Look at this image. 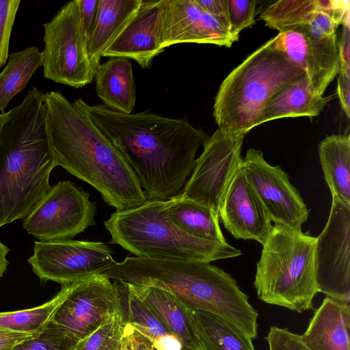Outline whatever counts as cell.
<instances>
[{"label":"cell","mask_w":350,"mask_h":350,"mask_svg":"<svg viewBox=\"0 0 350 350\" xmlns=\"http://www.w3.org/2000/svg\"><path fill=\"white\" fill-rule=\"evenodd\" d=\"M82 111L122 154L148 201L179 196L196 163V152L208 138L187 119L172 118L149 110L124 113L82 99Z\"/></svg>","instance_id":"6da1fadb"},{"label":"cell","mask_w":350,"mask_h":350,"mask_svg":"<svg viewBox=\"0 0 350 350\" xmlns=\"http://www.w3.org/2000/svg\"><path fill=\"white\" fill-rule=\"evenodd\" d=\"M49 142L57 166L94 187L116 211L147 200L122 154L60 91L44 93Z\"/></svg>","instance_id":"7a4b0ae2"},{"label":"cell","mask_w":350,"mask_h":350,"mask_svg":"<svg viewBox=\"0 0 350 350\" xmlns=\"http://www.w3.org/2000/svg\"><path fill=\"white\" fill-rule=\"evenodd\" d=\"M56 166L44 93L33 87L0 128V228L30 213L51 187Z\"/></svg>","instance_id":"3957f363"},{"label":"cell","mask_w":350,"mask_h":350,"mask_svg":"<svg viewBox=\"0 0 350 350\" xmlns=\"http://www.w3.org/2000/svg\"><path fill=\"white\" fill-rule=\"evenodd\" d=\"M110 280L163 289L190 310L219 317L248 337L258 329V312L237 281L210 262L126 256L104 273Z\"/></svg>","instance_id":"277c9868"},{"label":"cell","mask_w":350,"mask_h":350,"mask_svg":"<svg viewBox=\"0 0 350 350\" xmlns=\"http://www.w3.org/2000/svg\"><path fill=\"white\" fill-rule=\"evenodd\" d=\"M304 75L271 38L221 83L213 105L218 128L231 134L245 135L259 125L271 98L283 86Z\"/></svg>","instance_id":"5b68a950"},{"label":"cell","mask_w":350,"mask_h":350,"mask_svg":"<svg viewBox=\"0 0 350 350\" xmlns=\"http://www.w3.org/2000/svg\"><path fill=\"white\" fill-rule=\"evenodd\" d=\"M167 201H148L126 211L113 213L104 225L111 243L135 256L170 260L211 262L241 256L226 241L197 238L175 226L168 217Z\"/></svg>","instance_id":"8992f818"},{"label":"cell","mask_w":350,"mask_h":350,"mask_svg":"<svg viewBox=\"0 0 350 350\" xmlns=\"http://www.w3.org/2000/svg\"><path fill=\"white\" fill-rule=\"evenodd\" d=\"M316 237L275 224L262 245L254 286L265 303L301 313L313 308L318 291L314 272Z\"/></svg>","instance_id":"52a82bcc"},{"label":"cell","mask_w":350,"mask_h":350,"mask_svg":"<svg viewBox=\"0 0 350 350\" xmlns=\"http://www.w3.org/2000/svg\"><path fill=\"white\" fill-rule=\"evenodd\" d=\"M43 27L44 77L75 88L92 83L94 69L81 26L78 0L64 4Z\"/></svg>","instance_id":"ba28073f"},{"label":"cell","mask_w":350,"mask_h":350,"mask_svg":"<svg viewBox=\"0 0 350 350\" xmlns=\"http://www.w3.org/2000/svg\"><path fill=\"white\" fill-rule=\"evenodd\" d=\"M96 211L88 193L71 181H60L24 219L23 227L41 241L70 239L96 224Z\"/></svg>","instance_id":"9c48e42d"},{"label":"cell","mask_w":350,"mask_h":350,"mask_svg":"<svg viewBox=\"0 0 350 350\" xmlns=\"http://www.w3.org/2000/svg\"><path fill=\"white\" fill-rule=\"evenodd\" d=\"M27 262L42 282L62 286L103 274L116 262L107 243L71 239L35 241Z\"/></svg>","instance_id":"30bf717a"},{"label":"cell","mask_w":350,"mask_h":350,"mask_svg":"<svg viewBox=\"0 0 350 350\" xmlns=\"http://www.w3.org/2000/svg\"><path fill=\"white\" fill-rule=\"evenodd\" d=\"M245 135L217 129L203 145L201 155L180 196L196 202L219 215L226 191L237 168Z\"/></svg>","instance_id":"8fae6325"},{"label":"cell","mask_w":350,"mask_h":350,"mask_svg":"<svg viewBox=\"0 0 350 350\" xmlns=\"http://www.w3.org/2000/svg\"><path fill=\"white\" fill-rule=\"evenodd\" d=\"M65 286L66 295L50 321L78 342L121 310L116 285L104 274Z\"/></svg>","instance_id":"7c38bea8"},{"label":"cell","mask_w":350,"mask_h":350,"mask_svg":"<svg viewBox=\"0 0 350 350\" xmlns=\"http://www.w3.org/2000/svg\"><path fill=\"white\" fill-rule=\"evenodd\" d=\"M350 204L332 198L327 224L316 237L314 272L319 293L350 304Z\"/></svg>","instance_id":"4fadbf2b"},{"label":"cell","mask_w":350,"mask_h":350,"mask_svg":"<svg viewBox=\"0 0 350 350\" xmlns=\"http://www.w3.org/2000/svg\"><path fill=\"white\" fill-rule=\"evenodd\" d=\"M245 176L262 202L272 221L301 230L309 209L288 175L278 165L268 163L260 150L250 148L242 158Z\"/></svg>","instance_id":"5bb4252c"},{"label":"cell","mask_w":350,"mask_h":350,"mask_svg":"<svg viewBox=\"0 0 350 350\" xmlns=\"http://www.w3.org/2000/svg\"><path fill=\"white\" fill-rule=\"evenodd\" d=\"M273 40L287 59L304 72L312 93L323 96L340 70L337 34L317 38L304 26H297L279 31Z\"/></svg>","instance_id":"9a60e30c"},{"label":"cell","mask_w":350,"mask_h":350,"mask_svg":"<svg viewBox=\"0 0 350 350\" xmlns=\"http://www.w3.org/2000/svg\"><path fill=\"white\" fill-rule=\"evenodd\" d=\"M159 40L163 49L183 43L229 48L234 42L229 29L195 0H160Z\"/></svg>","instance_id":"2e32d148"},{"label":"cell","mask_w":350,"mask_h":350,"mask_svg":"<svg viewBox=\"0 0 350 350\" xmlns=\"http://www.w3.org/2000/svg\"><path fill=\"white\" fill-rule=\"evenodd\" d=\"M242 163V162H241ZM219 219L236 239L263 244L271 228V219L239 165L221 202Z\"/></svg>","instance_id":"e0dca14e"},{"label":"cell","mask_w":350,"mask_h":350,"mask_svg":"<svg viewBox=\"0 0 350 350\" xmlns=\"http://www.w3.org/2000/svg\"><path fill=\"white\" fill-rule=\"evenodd\" d=\"M159 21L160 0H142L137 13L103 57L131 59L143 68H150L153 59L165 50L159 40Z\"/></svg>","instance_id":"ac0fdd59"},{"label":"cell","mask_w":350,"mask_h":350,"mask_svg":"<svg viewBox=\"0 0 350 350\" xmlns=\"http://www.w3.org/2000/svg\"><path fill=\"white\" fill-rule=\"evenodd\" d=\"M350 304L325 297L299 335L311 350H350Z\"/></svg>","instance_id":"d6986e66"},{"label":"cell","mask_w":350,"mask_h":350,"mask_svg":"<svg viewBox=\"0 0 350 350\" xmlns=\"http://www.w3.org/2000/svg\"><path fill=\"white\" fill-rule=\"evenodd\" d=\"M142 0H98L95 23L87 42L88 54L94 69L103 53L116 40L140 8Z\"/></svg>","instance_id":"ffe728a7"},{"label":"cell","mask_w":350,"mask_h":350,"mask_svg":"<svg viewBox=\"0 0 350 350\" xmlns=\"http://www.w3.org/2000/svg\"><path fill=\"white\" fill-rule=\"evenodd\" d=\"M96 92L104 105L113 110L131 113L136 100V88L129 59L110 57L94 71Z\"/></svg>","instance_id":"44dd1931"},{"label":"cell","mask_w":350,"mask_h":350,"mask_svg":"<svg viewBox=\"0 0 350 350\" xmlns=\"http://www.w3.org/2000/svg\"><path fill=\"white\" fill-rule=\"evenodd\" d=\"M130 286L136 295L154 311L186 348L189 350H202L191 310L184 306L172 293L154 286L133 284Z\"/></svg>","instance_id":"7402d4cb"},{"label":"cell","mask_w":350,"mask_h":350,"mask_svg":"<svg viewBox=\"0 0 350 350\" xmlns=\"http://www.w3.org/2000/svg\"><path fill=\"white\" fill-rule=\"evenodd\" d=\"M126 323L147 338L157 350H189L165 325L128 283L114 280Z\"/></svg>","instance_id":"603a6c76"},{"label":"cell","mask_w":350,"mask_h":350,"mask_svg":"<svg viewBox=\"0 0 350 350\" xmlns=\"http://www.w3.org/2000/svg\"><path fill=\"white\" fill-rule=\"evenodd\" d=\"M330 99L331 96L314 95L304 75L283 86L271 98L262 112L259 125L282 118L317 116Z\"/></svg>","instance_id":"cb8c5ba5"},{"label":"cell","mask_w":350,"mask_h":350,"mask_svg":"<svg viewBox=\"0 0 350 350\" xmlns=\"http://www.w3.org/2000/svg\"><path fill=\"white\" fill-rule=\"evenodd\" d=\"M320 163L332 198L350 204V137L326 136L319 144Z\"/></svg>","instance_id":"d4e9b609"},{"label":"cell","mask_w":350,"mask_h":350,"mask_svg":"<svg viewBox=\"0 0 350 350\" xmlns=\"http://www.w3.org/2000/svg\"><path fill=\"white\" fill-rule=\"evenodd\" d=\"M166 210L172 223L188 234L209 241H226L219 215L208 208L179 195L167 200Z\"/></svg>","instance_id":"484cf974"},{"label":"cell","mask_w":350,"mask_h":350,"mask_svg":"<svg viewBox=\"0 0 350 350\" xmlns=\"http://www.w3.org/2000/svg\"><path fill=\"white\" fill-rule=\"evenodd\" d=\"M202 350H255L252 339L211 313L191 310Z\"/></svg>","instance_id":"4316f807"},{"label":"cell","mask_w":350,"mask_h":350,"mask_svg":"<svg viewBox=\"0 0 350 350\" xmlns=\"http://www.w3.org/2000/svg\"><path fill=\"white\" fill-rule=\"evenodd\" d=\"M336 0H279L260 15L265 26L281 31L297 26H309L323 10L336 8Z\"/></svg>","instance_id":"83f0119b"},{"label":"cell","mask_w":350,"mask_h":350,"mask_svg":"<svg viewBox=\"0 0 350 350\" xmlns=\"http://www.w3.org/2000/svg\"><path fill=\"white\" fill-rule=\"evenodd\" d=\"M42 65V54L36 46L27 47L9 55L8 64L0 72V111L23 91L34 72Z\"/></svg>","instance_id":"f1b7e54d"},{"label":"cell","mask_w":350,"mask_h":350,"mask_svg":"<svg viewBox=\"0 0 350 350\" xmlns=\"http://www.w3.org/2000/svg\"><path fill=\"white\" fill-rule=\"evenodd\" d=\"M66 286L49 301L34 308L0 312V328L29 334H39L51 320L63 300Z\"/></svg>","instance_id":"f546056e"},{"label":"cell","mask_w":350,"mask_h":350,"mask_svg":"<svg viewBox=\"0 0 350 350\" xmlns=\"http://www.w3.org/2000/svg\"><path fill=\"white\" fill-rule=\"evenodd\" d=\"M125 325L121 309L94 332L79 341L73 350H122Z\"/></svg>","instance_id":"4dcf8cb0"},{"label":"cell","mask_w":350,"mask_h":350,"mask_svg":"<svg viewBox=\"0 0 350 350\" xmlns=\"http://www.w3.org/2000/svg\"><path fill=\"white\" fill-rule=\"evenodd\" d=\"M78 342L49 321L38 334L21 342L12 350H73Z\"/></svg>","instance_id":"1f68e13d"},{"label":"cell","mask_w":350,"mask_h":350,"mask_svg":"<svg viewBox=\"0 0 350 350\" xmlns=\"http://www.w3.org/2000/svg\"><path fill=\"white\" fill-rule=\"evenodd\" d=\"M257 4L256 0H227L229 29L237 40L243 29L255 23Z\"/></svg>","instance_id":"d6a6232c"},{"label":"cell","mask_w":350,"mask_h":350,"mask_svg":"<svg viewBox=\"0 0 350 350\" xmlns=\"http://www.w3.org/2000/svg\"><path fill=\"white\" fill-rule=\"evenodd\" d=\"M20 0H0V68L9 57V44Z\"/></svg>","instance_id":"836d02e7"},{"label":"cell","mask_w":350,"mask_h":350,"mask_svg":"<svg viewBox=\"0 0 350 350\" xmlns=\"http://www.w3.org/2000/svg\"><path fill=\"white\" fill-rule=\"evenodd\" d=\"M265 338L269 350H311L301 341L299 334L287 328L272 326Z\"/></svg>","instance_id":"e575fe53"},{"label":"cell","mask_w":350,"mask_h":350,"mask_svg":"<svg viewBox=\"0 0 350 350\" xmlns=\"http://www.w3.org/2000/svg\"><path fill=\"white\" fill-rule=\"evenodd\" d=\"M78 3L81 26L88 42L96 18L98 0H78Z\"/></svg>","instance_id":"d590c367"},{"label":"cell","mask_w":350,"mask_h":350,"mask_svg":"<svg viewBox=\"0 0 350 350\" xmlns=\"http://www.w3.org/2000/svg\"><path fill=\"white\" fill-rule=\"evenodd\" d=\"M151 342L135 329L131 324L126 323L124 329L122 350H149Z\"/></svg>","instance_id":"8d00e7d4"},{"label":"cell","mask_w":350,"mask_h":350,"mask_svg":"<svg viewBox=\"0 0 350 350\" xmlns=\"http://www.w3.org/2000/svg\"><path fill=\"white\" fill-rule=\"evenodd\" d=\"M195 1L204 12L220 20L229 29L227 0H195Z\"/></svg>","instance_id":"74e56055"},{"label":"cell","mask_w":350,"mask_h":350,"mask_svg":"<svg viewBox=\"0 0 350 350\" xmlns=\"http://www.w3.org/2000/svg\"><path fill=\"white\" fill-rule=\"evenodd\" d=\"M337 78V93L342 110L349 118L350 114V70H340Z\"/></svg>","instance_id":"f35d334b"},{"label":"cell","mask_w":350,"mask_h":350,"mask_svg":"<svg viewBox=\"0 0 350 350\" xmlns=\"http://www.w3.org/2000/svg\"><path fill=\"white\" fill-rule=\"evenodd\" d=\"M349 11L348 10L344 16L342 24V31L339 40L340 57V69L350 70L349 59Z\"/></svg>","instance_id":"ab89813d"},{"label":"cell","mask_w":350,"mask_h":350,"mask_svg":"<svg viewBox=\"0 0 350 350\" xmlns=\"http://www.w3.org/2000/svg\"><path fill=\"white\" fill-rule=\"evenodd\" d=\"M0 328V350H12L21 342L37 335Z\"/></svg>","instance_id":"60d3db41"},{"label":"cell","mask_w":350,"mask_h":350,"mask_svg":"<svg viewBox=\"0 0 350 350\" xmlns=\"http://www.w3.org/2000/svg\"><path fill=\"white\" fill-rule=\"evenodd\" d=\"M9 251L10 249L3 245L0 241V279L6 271L7 267L9 264L6 259V256Z\"/></svg>","instance_id":"b9f144b4"},{"label":"cell","mask_w":350,"mask_h":350,"mask_svg":"<svg viewBox=\"0 0 350 350\" xmlns=\"http://www.w3.org/2000/svg\"><path fill=\"white\" fill-rule=\"evenodd\" d=\"M149 350H157L152 344L151 347H150Z\"/></svg>","instance_id":"7bdbcfd3"}]
</instances>
